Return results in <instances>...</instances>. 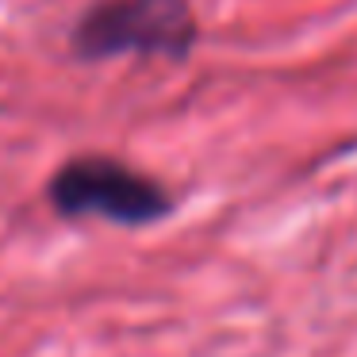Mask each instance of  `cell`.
Listing matches in <instances>:
<instances>
[{
  "instance_id": "obj_1",
  "label": "cell",
  "mask_w": 357,
  "mask_h": 357,
  "mask_svg": "<svg viewBox=\"0 0 357 357\" xmlns=\"http://www.w3.org/2000/svg\"><path fill=\"white\" fill-rule=\"evenodd\" d=\"M200 39L188 0H96L73 24L70 50L81 62L104 58H169L181 62Z\"/></svg>"
},
{
  "instance_id": "obj_2",
  "label": "cell",
  "mask_w": 357,
  "mask_h": 357,
  "mask_svg": "<svg viewBox=\"0 0 357 357\" xmlns=\"http://www.w3.org/2000/svg\"><path fill=\"white\" fill-rule=\"evenodd\" d=\"M47 200L62 219H104L116 227H150L173 211L162 181L108 154L70 158L47 181Z\"/></svg>"
}]
</instances>
